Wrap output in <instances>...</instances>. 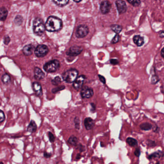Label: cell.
<instances>
[{"label": "cell", "instance_id": "obj_42", "mask_svg": "<svg viewBox=\"0 0 164 164\" xmlns=\"http://www.w3.org/2000/svg\"><path fill=\"white\" fill-rule=\"evenodd\" d=\"M90 106H91V109H90V111L92 112H94L96 109L95 105L93 103H91L90 104Z\"/></svg>", "mask_w": 164, "mask_h": 164}, {"label": "cell", "instance_id": "obj_9", "mask_svg": "<svg viewBox=\"0 0 164 164\" xmlns=\"http://www.w3.org/2000/svg\"><path fill=\"white\" fill-rule=\"evenodd\" d=\"M112 7V4L109 1H104L100 4V10L102 14L106 15L109 13Z\"/></svg>", "mask_w": 164, "mask_h": 164}, {"label": "cell", "instance_id": "obj_13", "mask_svg": "<svg viewBox=\"0 0 164 164\" xmlns=\"http://www.w3.org/2000/svg\"><path fill=\"white\" fill-rule=\"evenodd\" d=\"M32 88L36 95L38 97H41L42 96L43 90L41 89V85L39 83L37 82H33L32 83Z\"/></svg>", "mask_w": 164, "mask_h": 164}, {"label": "cell", "instance_id": "obj_7", "mask_svg": "<svg viewBox=\"0 0 164 164\" xmlns=\"http://www.w3.org/2000/svg\"><path fill=\"white\" fill-rule=\"evenodd\" d=\"M83 50V48L78 46H73L70 47L67 52V55L70 56H76L79 55Z\"/></svg>", "mask_w": 164, "mask_h": 164}, {"label": "cell", "instance_id": "obj_8", "mask_svg": "<svg viewBox=\"0 0 164 164\" xmlns=\"http://www.w3.org/2000/svg\"><path fill=\"white\" fill-rule=\"evenodd\" d=\"M115 4L119 14L125 13L127 10V6L125 1L122 0H118L115 1Z\"/></svg>", "mask_w": 164, "mask_h": 164}, {"label": "cell", "instance_id": "obj_43", "mask_svg": "<svg viewBox=\"0 0 164 164\" xmlns=\"http://www.w3.org/2000/svg\"><path fill=\"white\" fill-rule=\"evenodd\" d=\"M159 37L161 38H164V30H161L159 32Z\"/></svg>", "mask_w": 164, "mask_h": 164}, {"label": "cell", "instance_id": "obj_10", "mask_svg": "<svg viewBox=\"0 0 164 164\" xmlns=\"http://www.w3.org/2000/svg\"><path fill=\"white\" fill-rule=\"evenodd\" d=\"M93 90L90 88L85 86L83 88L81 92V95L83 98H90L93 95Z\"/></svg>", "mask_w": 164, "mask_h": 164}, {"label": "cell", "instance_id": "obj_24", "mask_svg": "<svg viewBox=\"0 0 164 164\" xmlns=\"http://www.w3.org/2000/svg\"><path fill=\"white\" fill-rule=\"evenodd\" d=\"M1 81L3 83L6 85H8L11 81V78L9 75L7 74H4L1 77Z\"/></svg>", "mask_w": 164, "mask_h": 164}, {"label": "cell", "instance_id": "obj_23", "mask_svg": "<svg viewBox=\"0 0 164 164\" xmlns=\"http://www.w3.org/2000/svg\"><path fill=\"white\" fill-rule=\"evenodd\" d=\"M126 142L131 147H135L138 144V142L135 139L129 137L126 139Z\"/></svg>", "mask_w": 164, "mask_h": 164}, {"label": "cell", "instance_id": "obj_41", "mask_svg": "<svg viewBox=\"0 0 164 164\" xmlns=\"http://www.w3.org/2000/svg\"><path fill=\"white\" fill-rule=\"evenodd\" d=\"M141 155V151L139 149H136L134 152V155L137 156V157H139V156Z\"/></svg>", "mask_w": 164, "mask_h": 164}, {"label": "cell", "instance_id": "obj_46", "mask_svg": "<svg viewBox=\"0 0 164 164\" xmlns=\"http://www.w3.org/2000/svg\"><path fill=\"white\" fill-rule=\"evenodd\" d=\"M81 1H74V2H75V3H79V2H81Z\"/></svg>", "mask_w": 164, "mask_h": 164}, {"label": "cell", "instance_id": "obj_16", "mask_svg": "<svg viewBox=\"0 0 164 164\" xmlns=\"http://www.w3.org/2000/svg\"><path fill=\"white\" fill-rule=\"evenodd\" d=\"M35 50L34 47L32 44H28L24 47L23 48V53L26 56H29L32 55L33 51Z\"/></svg>", "mask_w": 164, "mask_h": 164}, {"label": "cell", "instance_id": "obj_48", "mask_svg": "<svg viewBox=\"0 0 164 164\" xmlns=\"http://www.w3.org/2000/svg\"><path fill=\"white\" fill-rule=\"evenodd\" d=\"M156 164H159V162H157V163Z\"/></svg>", "mask_w": 164, "mask_h": 164}, {"label": "cell", "instance_id": "obj_21", "mask_svg": "<svg viewBox=\"0 0 164 164\" xmlns=\"http://www.w3.org/2000/svg\"><path fill=\"white\" fill-rule=\"evenodd\" d=\"M111 30L113 32H114L115 33H116V34H119L122 30L123 27L121 25H118V24H114V25H111Z\"/></svg>", "mask_w": 164, "mask_h": 164}, {"label": "cell", "instance_id": "obj_29", "mask_svg": "<svg viewBox=\"0 0 164 164\" xmlns=\"http://www.w3.org/2000/svg\"><path fill=\"white\" fill-rule=\"evenodd\" d=\"M61 79L59 76H57V77H55L52 81V83L53 85H59V84L61 83Z\"/></svg>", "mask_w": 164, "mask_h": 164}, {"label": "cell", "instance_id": "obj_33", "mask_svg": "<svg viewBox=\"0 0 164 164\" xmlns=\"http://www.w3.org/2000/svg\"><path fill=\"white\" fill-rule=\"evenodd\" d=\"M65 88V87L64 86H62L58 87L55 88H53L52 90V93H55L57 92H60L61 90H64Z\"/></svg>", "mask_w": 164, "mask_h": 164}, {"label": "cell", "instance_id": "obj_17", "mask_svg": "<svg viewBox=\"0 0 164 164\" xmlns=\"http://www.w3.org/2000/svg\"><path fill=\"white\" fill-rule=\"evenodd\" d=\"M37 128H38V127H37V125L36 124V123L35 121H33V120H32V121H30L29 124L27 126V130L29 132L33 133H35L36 132Z\"/></svg>", "mask_w": 164, "mask_h": 164}, {"label": "cell", "instance_id": "obj_31", "mask_svg": "<svg viewBox=\"0 0 164 164\" xmlns=\"http://www.w3.org/2000/svg\"><path fill=\"white\" fill-rule=\"evenodd\" d=\"M48 138H49L50 142H52V143L55 142V137L51 132H50V131L48 132Z\"/></svg>", "mask_w": 164, "mask_h": 164}, {"label": "cell", "instance_id": "obj_19", "mask_svg": "<svg viewBox=\"0 0 164 164\" xmlns=\"http://www.w3.org/2000/svg\"><path fill=\"white\" fill-rule=\"evenodd\" d=\"M67 142L70 144L74 146H77L78 142V139L75 136L71 135L70 136Z\"/></svg>", "mask_w": 164, "mask_h": 164}, {"label": "cell", "instance_id": "obj_14", "mask_svg": "<svg viewBox=\"0 0 164 164\" xmlns=\"http://www.w3.org/2000/svg\"><path fill=\"white\" fill-rule=\"evenodd\" d=\"M34 78L40 81L43 79L45 77V74L43 72L41 69L38 67H35L34 70Z\"/></svg>", "mask_w": 164, "mask_h": 164}, {"label": "cell", "instance_id": "obj_27", "mask_svg": "<svg viewBox=\"0 0 164 164\" xmlns=\"http://www.w3.org/2000/svg\"><path fill=\"white\" fill-rule=\"evenodd\" d=\"M14 22L16 25L20 26L22 24L23 22V18L21 15H18L15 17Z\"/></svg>", "mask_w": 164, "mask_h": 164}, {"label": "cell", "instance_id": "obj_28", "mask_svg": "<svg viewBox=\"0 0 164 164\" xmlns=\"http://www.w3.org/2000/svg\"><path fill=\"white\" fill-rule=\"evenodd\" d=\"M74 124L76 129L79 130L80 129V119L78 117H75L74 119Z\"/></svg>", "mask_w": 164, "mask_h": 164}, {"label": "cell", "instance_id": "obj_30", "mask_svg": "<svg viewBox=\"0 0 164 164\" xmlns=\"http://www.w3.org/2000/svg\"><path fill=\"white\" fill-rule=\"evenodd\" d=\"M159 78L156 74L152 76V78H151V83L152 84H153V85L156 84L157 83V82H159Z\"/></svg>", "mask_w": 164, "mask_h": 164}, {"label": "cell", "instance_id": "obj_35", "mask_svg": "<svg viewBox=\"0 0 164 164\" xmlns=\"http://www.w3.org/2000/svg\"><path fill=\"white\" fill-rule=\"evenodd\" d=\"M147 144L149 147H153L156 145V142L153 141L148 139L147 141Z\"/></svg>", "mask_w": 164, "mask_h": 164}, {"label": "cell", "instance_id": "obj_1", "mask_svg": "<svg viewBox=\"0 0 164 164\" xmlns=\"http://www.w3.org/2000/svg\"><path fill=\"white\" fill-rule=\"evenodd\" d=\"M63 22L57 17L50 16L48 18L45 23L46 30L49 32H58L61 29Z\"/></svg>", "mask_w": 164, "mask_h": 164}, {"label": "cell", "instance_id": "obj_12", "mask_svg": "<svg viewBox=\"0 0 164 164\" xmlns=\"http://www.w3.org/2000/svg\"><path fill=\"white\" fill-rule=\"evenodd\" d=\"M84 125L85 129L87 130H92L95 127V121L93 118L90 117L85 118L84 121Z\"/></svg>", "mask_w": 164, "mask_h": 164}, {"label": "cell", "instance_id": "obj_4", "mask_svg": "<svg viewBox=\"0 0 164 164\" xmlns=\"http://www.w3.org/2000/svg\"><path fill=\"white\" fill-rule=\"evenodd\" d=\"M60 66V64L59 61L55 59L45 63L43 66V69L47 72H55L59 69Z\"/></svg>", "mask_w": 164, "mask_h": 164}, {"label": "cell", "instance_id": "obj_15", "mask_svg": "<svg viewBox=\"0 0 164 164\" xmlns=\"http://www.w3.org/2000/svg\"><path fill=\"white\" fill-rule=\"evenodd\" d=\"M133 41L137 46L141 47L144 44V38L141 35H135L133 37Z\"/></svg>", "mask_w": 164, "mask_h": 164}, {"label": "cell", "instance_id": "obj_2", "mask_svg": "<svg viewBox=\"0 0 164 164\" xmlns=\"http://www.w3.org/2000/svg\"><path fill=\"white\" fill-rule=\"evenodd\" d=\"M46 29L45 24L43 19L40 18H36L33 21V32L38 36H41L43 34Z\"/></svg>", "mask_w": 164, "mask_h": 164}, {"label": "cell", "instance_id": "obj_22", "mask_svg": "<svg viewBox=\"0 0 164 164\" xmlns=\"http://www.w3.org/2000/svg\"><path fill=\"white\" fill-rule=\"evenodd\" d=\"M139 128L141 130L144 131H148L151 130L153 128L152 124L150 123H148V122H144L142 123L139 125Z\"/></svg>", "mask_w": 164, "mask_h": 164}, {"label": "cell", "instance_id": "obj_45", "mask_svg": "<svg viewBox=\"0 0 164 164\" xmlns=\"http://www.w3.org/2000/svg\"><path fill=\"white\" fill-rule=\"evenodd\" d=\"M161 55L164 59V47L162 49L161 51Z\"/></svg>", "mask_w": 164, "mask_h": 164}, {"label": "cell", "instance_id": "obj_44", "mask_svg": "<svg viewBox=\"0 0 164 164\" xmlns=\"http://www.w3.org/2000/svg\"><path fill=\"white\" fill-rule=\"evenodd\" d=\"M81 155L80 153H78L76 157V160H79L81 158Z\"/></svg>", "mask_w": 164, "mask_h": 164}, {"label": "cell", "instance_id": "obj_5", "mask_svg": "<svg viewBox=\"0 0 164 164\" xmlns=\"http://www.w3.org/2000/svg\"><path fill=\"white\" fill-rule=\"evenodd\" d=\"M49 52V48L46 45L41 44L35 48V55L38 57H43L45 56Z\"/></svg>", "mask_w": 164, "mask_h": 164}, {"label": "cell", "instance_id": "obj_34", "mask_svg": "<svg viewBox=\"0 0 164 164\" xmlns=\"http://www.w3.org/2000/svg\"><path fill=\"white\" fill-rule=\"evenodd\" d=\"M6 119V116L4 113L3 112V110H1L0 111V123H2L4 122Z\"/></svg>", "mask_w": 164, "mask_h": 164}, {"label": "cell", "instance_id": "obj_38", "mask_svg": "<svg viewBox=\"0 0 164 164\" xmlns=\"http://www.w3.org/2000/svg\"><path fill=\"white\" fill-rule=\"evenodd\" d=\"M10 41V38L9 36H6L4 38V43L6 45H8Z\"/></svg>", "mask_w": 164, "mask_h": 164}, {"label": "cell", "instance_id": "obj_40", "mask_svg": "<svg viewBox=\"0 0 164 164\" xmlns=\"http://www.w3.org/2000/svg\"><path fill=\"white\" fill-rule=\"evenodd\" d=\"M44 157L46 158H49L52 156V153H49L47 152H44L43 153Z\"/></svg>", "mask_w": 164, "mask_h": 164}, {"label": "cell", "instance_id": "obj_6", "mask_svg": "<svg viewBox=\"0 0 164 164\" xmlns=\"http://www.w3.org/2000/svg\"><path fill=\"white\" fill-rule=\"evenodd\" d=\"M89 29L86 25H81L78 26L76 32V36L78 38H83L89 33Z\"/></svg>", "mask_w": 164, "mask_h": 164}, {"label": "cell", "instance_id": "obj_26", "mask_svg": "<svg viewBox=\"0 0 164 164\" xmlns=\"http://www.w3.org/2000/svg\"><path fill=\"white\" fill-rule=\"evenodd\" d=\"M128 3L132 5L134 7H138L140 6L141 4V1L139 0H132V1H127Z\"/></svg>", "mask_w": 164, "mask_h": 164}, {"label": "cell", "instance_id": "obj_39", "mask_svg": "<svg viewBox=\"0 0 164 164\" xmlns=\"http://www.w3.org/2000/svg\"><path fill=\"white\" fill-rule=\"evenodd\" d=\"M98 77L101 82H102L104 84H105L106 83V79H105V78L103 76L100 75H99Z\"/></svg>", "mask_w": 164, "mask_h": 164}, {"label": "cell", "instance_id": "obj_36", "mask_svg": "<svg viewBox=\"0 0 164 164\" xmlns=\"http://www.w3.org/2000/svg\"><path fill=\"white\" fill-rule=\"evenodd\" d=\"M78 149L79 150L80 152H83L85 150V146L82 145V144H79L77 146Z\"/></svg>", "mask_w": 164, "mask_h": 164}, {"label": "cell", "instance_id": "obj_25", "mask_svg": "<svg viewBox=\"0 0 164 164\" xmlns=\"http://www.w3.org/2000/svg\"><path fill=\"white\" fill-rule=\"evenodd\" d=\"M52 1L58 6L63 7L68 4L69 1H68V0H62V1Z\"/></svg>", "mask_w": 164, "mask_h": 164}, {"label": "cell", "instance_id": "obj_11", "mask_svg": "<svg viewBox=\"0 0 164 164\" xmlns=\"http://www.w3.org/2000/svg\"><path fill=\"white\" fill-rule=\"evenodd\" d=\"M86 79V77L84 75H81L78 77L73 84V87L77 90H79L82 88L84 82Z\"/></svg>", "mask_w": 164, "mask_h": 164}, {"label": "cell", "instance_id": "obj_37", "mask_svg": "<svg viewBox=\"0 0 164 164\" xmlns=\"http://www.w3.org/2000/svg\"><path fill=\"white\" fill-rule=\"evenodd\" d=\"M110 62L113 65H117L119 63V61L117 59H111L110 60Z\"/></svg>", "mask_w": 164, "mask_h": 164}, {"label": "cell", "instance_id": "obj_20", "mask_svg": "<svg viewBox=\"0 0 164 164\" xmlns=\"http://www.w3.org/2000/svg\"><path fill=\"white\" fill-rule=\"evenodd\" d=\"M8 15V11L6 8L1 7L0 9V19L1 21H4Z\"/></svg>", "mask_w": 164, "mask_h": 164}, {"label": "cell", "instance_id": "obj_18", "mask_svg": "<svg viewBox=\"0 0 164 164\" xmlns=\"http://www.w3.org/2000/svg\"><path fill=\"white\" fill-rule=\"evenodd\" d=\"M164 156V153L161 151H157L156 152H155L149 155L148 157V158L149 160H151L153 158H160L161 157H163Z\"/></svg>", "mask_w": 164, "mask_h": 164}, {"label": "cell", "instance_id": "obj_32", "mask_svg": "<svg viewBox=\"0 0 164 164\" xmlns=\"http://www.w3.org/2000/svg\"><path fill=\"white\" fill-rule=\"evenodd\" d=\"M120 40V36L118 34H116L115 36V37H114L112 40L111 41V43L116 44L118 43Z\"/></svg>", "mask_w": 164, "mask_h": 164}, {"label": "cell", "instance_id": "obj_3", "mask_svg": "<svg viewBox=\"0 0 164 164\" xmlns=\"http://www.w3.org/2000/svg\"><path fill=\"white\" fill-rule=\"evenodd\" d=\"M78 72L76 69H70L62 74L63 80L68 83L74 82L78 78Z\"/></svg>", "mask_w": 164, "mask_h": 164}, {"label": "cell", "instance_id": "obj_47", "mask_svg": "<svg viewBox=\"0 0 164 164\" xmlns=\"http://www.w3.org/2000/svg\"><path fill=\"white\" fill-rule=\"evenodd\" d=\"M4 164V163H3V162H1V164Z\"/></svg>", "mask_w": 164, "mask_h": 164}]
</instances>
